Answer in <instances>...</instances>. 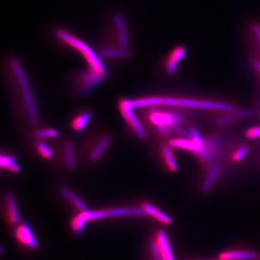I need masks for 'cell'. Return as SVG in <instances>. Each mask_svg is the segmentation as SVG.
<instances>
[{"label": "cell", "instance_id": "1", "mask_svg": "<svg viewBox=\"0 0 260 260\" xmlns=\"http://www.w3.org/2000/svg\"><path fill=\"white\" fill-rule=\"evenodd\" d=\"M128 101H129V105L134 109L145 107H168L206 109V110L220 111V112L226 113L235 112L234 107L225 103L184 99V98L149 97L133 99V100L128 99Z\"/></svg>", "mask_w": 260, "mask_h": 260}, {"label": "cell", "instance_id": "2", "mask_svg": "<svg viewBox=\"0 0 260 260\" xmlns=\"http://www.w3.org/2000/svg\"><path fill=\"white\" fill-rule=\"evenodd\" d=\"M145 214L142 208H111V209L88 210L81 211L73 219L71 228L75 234H80L85 229V225L91 220H101L106 218L115 217L144 216Z\"/></svg>", "mask_w": 260, "mask_h": 260}, {"label": "cell", "instance_id": "3", "mask_svg": "<svg viewBox=\"0 0 260 260\" xmlns=\"http://www.w3.org/2000/svg\"><path fill=\"white\" fill-rule=\"evenodd\" d=\"M56 35L59 42L65 44L67 47L71 48L73 50L78 51L80 55L83 56L85 61L88 63L89 70L102 76H106L107 70L102 61L94 52L93 49L88 47L85 42L66 30H59L56 32Z\"/></svg>", "mask_w": 260, "mask_h": 260}, {"label": "cell", "instance_id": "4", "mask_svg": "<svg viewBox=\"0 0 260 260\" xmlns=\"http://www.w3.org/2000/svg\"><path fill=\"white\" fill-rule=\"evenodd\" d=\"M10 69L14 75L15 80L18 84L22 95H23L25 110H26L29 119L31 121L32 124L37 125L39 122L37 107H36L35 101H34V95H32L31 90H30L26 75L17 59H10Z\"/></svg>", "mask_w": 260, "mask_h": 260}, {"label": "cell", "instance_id": "5", "mask_svg": "<svg viewBox=\"0 0 260 260\" xmlns=\"http://www.w3.org/2000/svg\"><path fill=\"white\" fill-rule=\"evenodd\" d=\"M149 119L156 126L159 133L164 136L169 135L171 129H179L182 121L180 115L177 113L160 112L155 109L150 112Z\"/></svg>", "mask_w": 260, "mask_h": 260}, {"label": "cell", "instance_id": "6", "mask_svg": "<svg viewBox=\"0 0 260 260\" xmlns=\"http://www.w3.org/2000/svg\"><path fill=\"white\" fill-rule=\"evenodd\" d=\"M150 250L153 260H176L169 238L164 231L155 234L150 243Z\"/></svg>", "mask_w": 260, "mask_h": 260}, {"label": "cell", "instance_id": "7", "mask_svg": "<svg viewBox=\"0 0 260 260\" xmlns=\"http://www.w3.org/2000/svg\"><path fill=\"white\" fill-rule=\"evenodd\" d=\"M119 110L122 114L123 117L126 122L134 130L135 134L140 139L144 140L146 138V133L141 123L138 119L134 112V109L129 105L128 99H122L119 104Z\"/></svg>", "mask_w": 260, "mask_h": 260}, {"label": "cell", "instance_id": "8", "mask_svg": "<svg viewBox=\"0 0 260 260\" xmlns=\"http://www.w3.org/2000/svg\"><path fill=\"white\" fill-rule=\"evenodd\" d=\"M15 237L20 244L30 249H36L39 246L31 228L25 222H23L17 227L15 230Z\"/></svg>", "mask_w": 260, "mask_h": 260}, {"label": "cell", "instance_id": "9", "mask_svg": "<svg viewBox=\"0 0 260 260\" xmlns=\"http://www.w3.org/2000/svg\"><path fill=\"white\" fill-rule=\"evenodd\" d=\"M186 49L184 46H178L174 47L168 54L165 61V68L167 73L172 75L175 73L178 64L185 57Z\"/></svg>", "mask_w": 260, "mask_h": 260}, {"label": "cell", "instance_id": "10", "mask_svg": "<svg viewBox=\"0 0 260 260\" xmlns=\"http://www.w3.org/2000/svg\"><path fill=\"white\" fill-rule=\"evenodd\" d=\"M218 258L223 260H257L259 254L249 249H230L222 251Z\"/></svg>", "mask_w": 260, "mask_h": 260}, {"label": "cell", "instance_id": "11", "mask_svg": "<svg viewBox=\"0 0 260 260\" xmlns=\"http://www.w3.org/2000/svg\"><path fill=\"white\" fill-rule=\"evenodd\" d=\"M142 210L144 212L145 215L152 217L159 223L164 225H170L172 223V219L170 216L160 211L156 207L148 203H144L142 205Z\"/></svg>", "mask_w": 260, "mask_h": 260}, {"label": "cell", "instance_id": "12", "mask_svg": "<svg viewBox=\"0 0 260 260\" xmlns=\"http://www.w3.org/2000/svg\"><path fill=\"white\" fill-rule=\"evenodd\" d=\"M112 138L109 135H105L99 140L96 145L94 147L90 154V159L91 161L96 162L100 160L104 153L107 151L111 144Z\"/></svg>", "mask_w": 260, "mask_h": 260}, {"label": "cell", "instance_id": "13", "mask_svg": "<svg viewBox=\"0 0 260 260\" xmlns=\"http://www.w3.org/2000/svg\"><path fill=\"white\" fill-rule=\"evenodd\" d=\"M220 174V167L216 164H212L210 166L209 170H208V175L205 178L204 183L203 185V192L208 193L211 190L212 188L215 181L218 179Z\"/></svg>", "mask_w": 260, "mask_h": 260}, {"label": "cell", "instance_id": "14", "mask_svg": "<svg viewBox=\"0 0 260 260\" xmlns=\"http://www.w3.org/2000/svg\"><path fill=\"white\" fill-rule=\"evenodd\" d=\"M17 159L14 155H3L0 156V167L10 172L18 173L20 171V167L16 162Z\"/></svg>", "mask_w": 260, "mask_h": 260}, {"label": "cell", "instance_id": "15", "mask_svg": "<svg viewBox=\"0 0 260 260\" xmlns=\"http://www.w3.org/2000/svg\"><path fill=\"white\" fill-rule=\"evenodd\" d=\"M60 192L67 200L71 202V203H73L80 211H84V210H87L85 203L79 198H78L73 191L70 190L69 188L64 186H61Z\"/></svg>", "mask_w": 260, "mask_h": 260}, {"label": "cell", "instance_id": "16", "mask_svg": "<svg viewBox=\"0 0 260 260\" xmlns=\"http://www.w3.org/2000/svg\"><path fill=\"white\" fill-rule=\"evenodd\" d=\"M6 204L8 207V218H9L10 223L13 224L18 223L19 221L18 211L13 194H7Z\"/></svg>", "mask_w": 260, "mask_h": 260}, {"label": "cell", "instance_id": "17", "mask_svg": "<svg viewBox=\"0 0 260 260\" xmlns=\"http://www.w3.org/2000/svg\"><path fill=\"white\" fill-rule=\"evenodd\" d=\"M64 162L67 168L73 170L75 167L74 146L70 141H67L64 144Z\"/></svg>", "mask_w": 260, "mask_h": 260}, {"label": "cell", "instance_id": "18", "mask_svg": "<svg viewBox=\"0 0 260 260\" xmlns=\"http://www.w3.org/2000/svg\"><path fill=\"white\" fill-rule=\"evenodd\" d=\"M162 155L166 165H167L169 170L172 172H177L178 170L177 161H176L172 151L171 150L170 147L169 145L162 147Z\"/></svg>", "mask_w": 260, "mask_h": 260}, {"label": "cell", "instance_id": "19", "mask_svg": "<svg viewBox=\"0 0 260 260\" xmlns=\"http://www.w3.org/2000/svg\"><path fill=\"white\" fill-rule=\"evenodd\" d=\"M92 115L90 112H83L76 116L72 122V127L77 132L82 131L88 125L91 119Z\"/></svg>", "mask_w": 260, "mask_h": 260}, {"label": "cell", "instance_id": "20", "mask_svg": "<svg viewBox=\"0 0 260 260\" xmlns=\"http://www.w3.org/2000/svg\"><path fill=\"white\" fill-rule=\"evenodd\" d=\"M58 136H59V132L51 128L39 130L35 134V138L39 140L53 139V138H57Z\"/></svg>", "mask_w": 260, "mask_h": 260}, {"label": "cell", "instance_id": "21", "mask_svg": "<svg viewBox=\"0 0 260 260\" xmlns=\"http://www.w3.org/2000/svg\"><path fill=\"white\" fill-rule=\"evenodd\" d=\"M249 148L247 145H242L238 147L235 151L232 153V160L234 162L242 161L245 158L246 155L249 153Z\"/></svg>", "mask_w": 260, "mask_h": 260}, {"label": "cell", "instance_id": "22", "mask_svg": "<svg viewBox=\"0 0 260 260\" xmlns=\"http://www.w3.org/2000/svg\"><path fill=\"white\" fill-rule=\"evenodd\" d=\"M37 150L39 154L46 159H50L52 158L53 151L51 149L46 143L43 142H39L37 145Z\"/></svg>", "mask_w": 260, "mask_h": 260}, {"label": "cell", "instance_id": "23", "mask_svg": "<svg viewBox=\"0 0 260 260\" xmlns=\"http://www.w3.org/2000/svg\"><path fill=\"white\" fill-rule=\"evenodd\" d=\"M245 135L249 140H256L260 138V126H254L246 130Z\"/></svg>", "mask_w": 260, "mask_h": 260}, {"label": "cell", "instance_id": "24", "mask_svg": "<svg viewBox=\"0 0 260 260\" xmlns=\"http://www.w3.org/2000/svg\"><path fill=\"white\" fill-rule=\"evenodd\" d=\"M197 260H201V259H197ZM202 260H223V259H220V258L218 257V259H202Z\"/></svg>", "mask_w": 260, "mask_h": 260}]
</instances>
